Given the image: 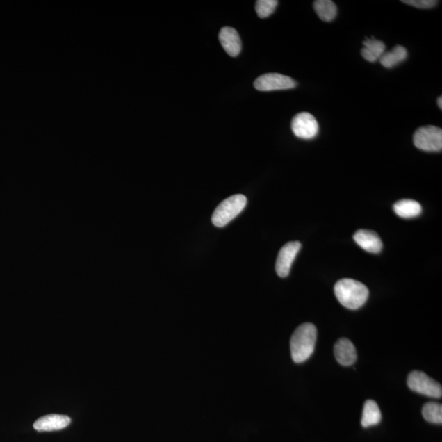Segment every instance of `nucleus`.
<instances>
[{
  "label": "nucleus",
  "mask_w": 442,
  "mask_h": 442,
  "mask_svg": "<svg viewBox=\"0 0 442 442\" xmlns=\"http://www.w3.org/2000/svg\"><path fill=\"white\" fill-rule=\"evenodd\" d=\"M317 338L316 327L311 323L303 324L295 330L290 342L291 354L295 363L305 362L315 351Z\"/></svg>",
  "instance_id": "obj_1"
},
{
  "label": "nucleus",
  "mask_w": 442,
  "mask_h": 442,
  "mask_svg": "<svg viewBox=\"0 0 442 442\" xmlns=\"http://www.w3.org/2000/svg\"><path fill=\"white\" fill-rule=\"evenodd\" d=\"M334 293L343 306L350 310H357L365 305L370 293L366 285L359 281L343 279L335 284Z\"/></svg>",
  "instance_id": "obj_2"
},
{
  "label": "nucleus",
  "mask_w": 442,
  "mask_h": 442,
  "mask_svg": "<svg viewBox=\"0 0 442 442\" xmlns=\"http://www.w3.org/2000/svg\"><path fill=\"white\" fill-rule=\"evenodd\" d=\"M247 197L242 195L229 197L216 207L211 221L216 227H224L242 213L247 205Z\"/></svg>",
  "instance_id": "obj_3"
},
{
  "label": "nucleus",
  "mask_w": 442,
  "mask_h": 442,
  "mask_svg": "<svg viewBox=\"0 0 442 442\" xmlns=\"http://www.w3.org/2000/svg\"><path fill=\"white\" fill-rule=\"evenodd\" d=\"M409 389L417 393L434 398H441L442 388L439 383L422 371H413L408 376Z\"/></svg>",
  "instance_id": "obj_4"
},
{
  "label": "nucleus",
  "mask_w": 442,
  "mask_h": 442,
  "mask_svg": "<svg viewBox=\"0 0 442 442\" xmlns=\"http://www.w3.org/2000/svg\"><path fill=\"white\" fill-rule=\"evenodd\" d=\"M417 149L426 152H440L442 149V130L436 126L418 128L413 137Z\"/></svg>",
  "instance_id": "obj_5"
},
{
  "label": "nucleus",
  "mask_w": 442,
  "mask_h": 442,
  "mask_svg": "<svg viewBox=\"0 0 442 442\" xmlns=\"http://www.w3.org/2000/svg\"><path fill=\"white\" fill-rule=\"evenodd\" d=\"M297 82L293 78L279 73L264 74L254 82L256 90L259 91H275L293 89Z\"/></svg>",
  "instance_id": "obj_6"
},
{
  "label": "nucleus",
  "mask_w": 442,
  "mask_h": 442,
  "mask_svg": "<svg viewBox=\"0 0 442 442\" xmlns=\"http://www.w3.org/2000/svg\"><path fill=\"white\" fill-rule=\"evenodd\" d=\"M291 126L295 136L302 140L314 139L320 131L316 119L308 113L297 114L293 119Z\"/></svg>",
  "instance_id": "obj_7"
},
{
  "label": "nucleus",
  "mask_w": 442,
  "mask_h": 442,
  "mask_svg": "<svg viewBox=\"0 0 442 442\" xmlns=\"http://www.w3.org/2000/svg\"><path fill=\"white\" fill-rule=\"evenodd\" d=\"M301 247V243L295 241L288 243L281 248L275 264L276 273L279 277L285 278L289 275L295 258H296Z\"/></svg>",
  "instance_id": "obj_8"
},
{
  "label": "nucleus",
  "mask_w": 442,
  "mask_h": 442,
  "mask_svg": "<svg viewBox=\"0 0 442 442\" xmlns=\"http://www.w3.org/2000/svg\"><path fill=\"white\" fill-rule=\"evenodd\" d=\"M221 45L229 56L237 57L241 52L242 42L237 31L232 27H224L219 34Z\"/></svg>",
  "instance_id": "obj_9"
},
{
  "label": "nucleus",
  "mask_w": 442,
  "mask_h": 442,
  "mask_svg": "<svg viewBox=\"0 0 442 442\" xmlns=\"http://www.w3.org/2000/svg\"><path fill=\"white\" fill-rule=\"evenodd\" d=\"M71 423V418L62 414H49L41 417L34 423V428L38 432H52L62 430Z\"/></svg>",
  "instance_id": "obj_10"
},
{
  "label": "nucleus",
  "mask_w": 442,
  "mask_h": 442,
  "mask_svg": "<svg viewBox=\"0 0 442 442\" xmlns=\"http://www.w3.org/2000/svg\"><path fill=\"white\" fill-rule=\"evenodd\" d=\"M356 242L362 249L370 253H379L383 248V243L377 234L371 230L360 229L354 234Z\"/></svg>",
  "instance_id": "obj_11"
},
{
  "label": "nucleus",
  "mask_w": 442,
  "mask_h": 442,
  "mask_svg": "<svg viewBox=\"0 0 442 442\" xmlns=\"http://www.w3.org/2000/svg\"><path fill=\"white\" fill-rule=\"evenodd\" d=\"M334 354L340 365L351 366L357 361V352L354 344L347 338H341L334 346Z\"/></svg>",
  "instance_id": "obj_12"
},
{
  "label": "nucleus",
  "mask_w": 442,
  "mask_h": 442,
  "mask_svg": "<svg viewBox=\"0 0 442 442\" xmlns=\"http://www.w3.org/2000/svg\"><path fill=\"white\" fill-rule=\"evenodd\" d=\"M363 44L361 55L368 62H377L386 52V45L383 41L375 38L366 39Z\"/></svg>",
  "instance_id": "obj_13"
},
{
  "label": "nucleus",
  "mask_w": 442,
  "mask_h": 442,
  "mask_svg": "<svg viewBox=\"0 0 442 442\" xmlns=\"http://www.w3.org/2000/svg\"><path fill=\"white\" fill-rule=\"evenodd\" d=\"M395 213L400 218L409 219L416 218L422 213V206L416 200H400L393 206Z\"/></svg>",
  "instance_id": "obj_14"
},
{
  "label": "nucleus",
  "mask_w": 442,
  "mask_h": 442,
  "mask_svg": "<svg viewBox=\"0 0 442 442\" xmlns=\"http://www.w3.org/2000/svg\"><path fill=\"white\" fill-rule=\"evenodd\" d=\"M382 420V414L379 405L373 400H366L363 405L361 418L363 427H368L379 425Z\"/></svg>",
  "instance_id": "obj_15"
},
{
  "label": "nucleus",
  "mask_w": 442,
  "mask_h": 442,
  "mask_svg": "<svg viewBox=\"0 0 442 442\" xmlns=\"http://www.w3.org/2000/svg\"><path fill=\"white\" fill-rule=\"evenodd\" d=\"M408 57L407 49L402 45H397L389 52H385L379 58L382 66L385 68H393L404 61Z\"/></svg>",
  "instance_id": "obj_16"
},
{
  "label": "nucleus",
  "mask_w": 442,
  "mask_h": 442,
  "mask_svg": "<svg viewBox=\"0 0 442 442\" xmlns=\"http://www.w3.org/2000/svg\"><path fill=\"white\" fill-rule=\"evenodd\" d=\"M318 17L324 22H332L337 16L338 8L331 0H317L313 4Z\"/></svg>",
  "instance_id": "obj_17"
},
{
  "label": "nucleus",
  "mask_w": 442,
  "mask_h": 442,
  "mask_svg": "<svg viewBox=\"0 0 442 442\" xmlns=\"http://www.w3.org/2000/svg\"><path fill=\"white\" fill-rule=\"evenodd\" d=\"M422 414L425 420L436 425L442 423V407L441 404L428 402L423 405Z\"/></svg>",
  "instance_id": "obj_18"
},
{
  "label": "nucleus",
  "mask_w": 442,
  "mask_h": 442,
  "mask_svg": "<svg viewBox=\"0 0 442 442\" xmlns=\"http://www.w3.org/2000/svg\"><path fill=\"white\" fill-rule=\"evenodd\" d=\"M279 2L276 0H258L256 3V12L258 17L265 18L275 12Z\"/></svg>",
  "instance_id": "obj_19"
},
{
  "label": "nucleus",
  "mask_w": 442,
  "mask_h": 442,
  "mask_svg": "<svg viewBox=\"0 0 442 442\" xmlns=\"http://www.w3.org/2000/svg\"><path fill=\"white\" fill-rule=\"evenodd\" d=\"M402 3L414 8L427 9L435 7L439 1H436V0H403Z\"/></svg>",
  "instance_id": "obj_20"
},
{
  "label": "nucleus",
  "mask_w": 442,
  "mask_h": 442,
  "mask_svg": "<svg viewBox=\"0 0 442 442\" xmlns=\"http://www.w3.org/2000/svg\"><path fill=\"white\" fill-rule=\"evenodd\" d=\"M437 105H439V107L440 108V109L442 108V97L440 96L439 99H437Z\"/></svg>",
  "instance_id": "obj_21"
}]
</instances>
